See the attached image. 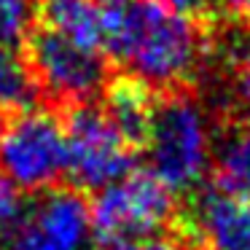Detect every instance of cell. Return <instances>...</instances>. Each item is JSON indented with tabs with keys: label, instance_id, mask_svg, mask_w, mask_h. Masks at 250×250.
<instances>
[{
	"label": "cell",
	"instance_id": "cell-3",
	"mask_svg": "<svg viewBox=\"0 0 250 250\" xmlns=\"http://www.w3.org/2000/svg\"><path fill=\"white\" fill-rule=\"evenodd\" d=\"M89 210L94 239L116 248L162 231L172 218L175 194L148 169H129L116 183L100 188Z\"/></svg>",
	"mask_w": 250,
	"mask_h": 250
},
{
	"label": "cell",
	"instance_id": "cell-16",
	"mask_svg": "<svg viewBox=\"0 0 250 250\" xmlns=\"http://www.w3.org/2000/svg\"><path fill=\"white\" fill-rule=\"evenodd\" d=\"M108 250H188V245L175 237L153 234V237L135 239V242H126V245H116V248H108Z\"/></svg>",
	"mask_w": 250,
	"mask_h": 250
},
{
	"label": "cell",
	"instance_id": "cell-17",
	"mask_svg": "<svg viewBox=\"0 0 250 250\" xmlns=\"http://www.w3.org/2000/svg\"><path fill=\"white\" fill-rule=\"evenodd\" d=\"M159 3L178 14H183V17H191V19L212 11V0H159Z\"/></svg>",
	"mask_w": 250,
	"mask_h": 250
},
{
	"label": "cell",
	"instance_id": "cell-7",
	"mask_svg": "<svg viewBox=\"0 0 250 250\" xmlns=\"http://www.w3.org/2000/svg\"><path fill=\"white\" fill-rule=\"evenodd\" d=\"M6 250H94L89 202L73 188H49L24 207Z\"/></svg>",
	"mask_w": 250,
	"mask_h": 250
},
{
	"label": "cell",
	"instance_id": "cell-14",
	"mask_svg": "<svg viewBox=\"0 0 250 250\" xmlns=\"http://www.w3.org/2000/svg\"><path fill=\"white\" fill-rule=\"evenodd\" d=\"M229 78L239 110L250 119V30L237 35L229 46Z\"/></svg>",
	"mask_w": 250,
	"mask_h": 250
},
{
	"label": "cell",
	"instance_id": "cell-19",
	"mask_svg": "<svg viewBox=\"0 0 250 250\" xmlns=\"http://www.w3.org/2000/svg\"><path fill=\"white\" fill-rule=\"evenodd\" d=\"M6 124H8V121H6V113L0 110V135H3V129H6Z\"/></svg>",
	"mask_w": 250,
	"mask_h": 250
},
{
	"label": "cell",
	"instance_id": "cell-12",
	"mask_svg": "<svg viewBox=\"0 0 250 250\" xmlns=\"http://www.w3.org/2000/svg\"><path fill=\"white\" fill-rule=\"evenodd\" d=\"M215 172L221 188L250 196V124L215 148Z\"/></svg>",
	"mask_w": 250,
	"mask_h": 250
},
{
	"label": "cell",
	"instance_id": "cell-9",
	"mask_svg": "<svg viewBox=\"0 0 250 250\" xmlns=\"http://www.w3.org/2000/svg\"><path fill=\"white\" fill-rule=\"evenodd\" d=\"M46 30L73 41L76 46L103 49V14L100 0H43L41 6Z\"/></svg>",
	"mask_w": 250,
	"mask_h": 250
},
{
	"label": "cell",
	"instance_id": "cell-11",
	"mask_svg": "<svg viewBox=\"0 0 250 250\" xmlns=\"http://www.w3.org/2000/svg\"><path fill=\"white\" fill-rule=\"evenodd\" d=\"M38 97V83L27 60L17 49H0V110H30Z\"/></svg>",
	"mask_w": 250,
	"mask_h": 250
},
{
	"label": "cell",
	"instance_id": "cell-4",
	"mask_svg": "<svg viewBox=\"0 0 250 250\" xmlns=\"http://www.w3.org/2000/svg\"><path fill=\"white\" fill-rule=\"evenodd\" d=\"M0 172L19 191L54 188L67 175L65 124L49 110H22L0 135Z\"/></svg>",
	"mask_w": 250,
	"mask_h": 250
},
{
	"label": "cell",
	"instance_id": "cell-10",
	"mask_svg": "<svg viewBox=\"0 0 250 250\" xmlns=\"http://www.w3.org/2000/svg\"><path fill=\"white\" fill-rule=\"evenodd\" d=\"M153 108H156V103L151 97V89L135 78H124L108 89L105 113L110 116V121L119 126V132L132 148L146 143Z\"/></svg>",
	"mask_w": 250,
	"mask_h": 250
},
{
	"label": "cell",
	"instance_id": "cell-18",
	"mask_svg": "<svg viewBox=\"0 0 250 250\" xmlns=\"http://www.w3.org/2000/svg\"><path fill=\"white\" fill-rule=\"evenodd\" d=\"M212 8L234 22H250V0H212Z\"/></svg>",
	"mask_w": 250,
	"mask_h": 250
},
{
	"label": "cell",
	"instance_id": "cell-8",
	"mask_svg": "<svg viewBox=\"0 0 250 250\" xmlns=\"http://www.w3.org/2000/svg\"><path fill=\"white\" fill-rule=\"evenodd\" d=\"M188 231L210 250H250V196L207 188L191 199Z\"/></svg>",
	"mask_w": 250,
	"mask_h": 250
},
{
	"label": "cell",
	"instance_id": "cell-1",
	"mask_svg": "<svg viewBox=\"0 0 250 250\" xmlns=\"http://www.w3.org/2000/svg\"><path fill=\"white\" fill-rule=\"evenodd\" d=\"M103 49L148 89H175L199 73L205 38L191 17L159 0H100Z\"/></svg>",
	"mask_w": 250,
	"mask_h": 250
},
{
	"label": "cell",
	"instance_id": "cell-13",
	"mask_svg": "<svg viewBox=\"0 0 250 250\" xmlns=\"http://www.w3.org/2000/svg\"><path fill=\"white\" fill-rule=\"evenodd\" d=\"M35 14V0H0V49L27 43Z\"/></svg>",
	"mask_w": 250,
	"mask_h": 250
},
{
	"label": "cell",
	"instance_id": "cell-2",
	"mask_svg": "<svg viewBox=\"0 0 250 250\" xmlns=\"http://www.w3.org/2000/svg\"><path fill=\"white\" fill-rule=\"evenodd\" d=\"M143 146L148 151V172L172 194L196 188L215 162L210 113L188 94H172L156 103Z\"/></svg>",
	"mask_w": 250,
	"mask_h": 250
},
{
	"label": "cell",
	"instance_id": "cell-5",
	"mask_svg": "<svg viewBox=\"0 0 250 250\" xmlns=\"http://www.w3.org/2000/svg\"><path fill=\"white\" fill-rule=\"evenodd\" d=\"M65 140L67 175L81 188L100 191L132 169V146L105 108L76 105L65 121Z\"/></svg>",
	"mask_w": 250,
	"mask_h": 250
},
{
	"label": "cell",
	"instance_id": "cell-15",
	"mask_svg": "<svg viewBox=\"0 0 250 250\" xmlns=\"http://www.w3.org/2000/svg\"><path fill=\"white\" fill-rule=\"evenodd\" d=\"M22 212H24V205H22V196H19V188L0 172V237H6L17 226Z\"/></svg>",
	"mask_w": 250,
	"mask_h": 250
},
{
	"label": "cell",
	"instance_id": "cell-6",
	"mask_svg": "<svg viewBox=\"0 0 250 250\" xmlns=\"http://www.w3.org/2000/svg\"><path fill=\"white\" fill-rule=\"evenodd\" d=\"M27 65L38 89L57 103L86 105L108 83V67L100 51L76 46L46 27L30 35Z\"/></svg>",
	"mask_w": 250,
	"mask_h": 250
}]
</instances>
